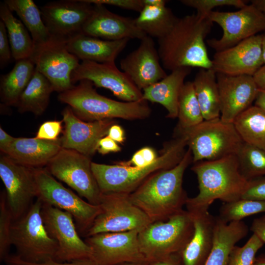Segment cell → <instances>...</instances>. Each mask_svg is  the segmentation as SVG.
<instances>
[{
	"label": "cell",
	"mask_w": 265,
	"mask_h": 265,
	"mask_svg": "<svg viewBox=\"0 0 265 265\" xmlns=\"http://www.w3.org/2000/svg\"><path fill=\"white\" fill-rule=\"evenodd\" d=\"M213 23L197 14L177 18L170 30L158 39V53L164 69L172 71L183 67L211 69L205 39Z\"/></svg>",
	"instance_id": "6da1fadb"
},
{
	"label": "cell",
	"mask_w": 265,
	"mask_h": 265,
	"mask_svg": "<svg viewBox=\"0 0 265 265\" xmlns=\"http://www.w3.org/2000/svg\"><path fill=\"white\" fill-rule=\"evenodd\" d=\"M192 162L189 148L175 166L159 171L129 194L133 204L152 222L165 221L183 211L188 197L183 187L184 174Z\"/></svg>",
	"instance_id": "7a4b0ae2"
},
{
	"label": "cell",
	"mask_w": 265,
	"mask_h": 265,
	"mask_svg": "<svg viewBox=\"0 0 265 265\" xmlns=\"http://www.w3.org/2000/svg\"><path fill=\"white\" fill-rule=\"evenodd\" d=\"M194 163L191 170L197 176L199 193L187 200V211L208 210L216 200L228 203L241 198L248 181L240 171L236 155Z\"/></svg>",
	"instance_id": "3957f363"
},
{
	"label": "cell",
	"mask_w": 265,
	"mask_h": 265,
	"mask_svg": "<svg viewBox=\"0 0 265 265\" xmlns=\"http://www.w3.org/2000/svg\"><path fill=\"white\" fill-rule=\"evenodd\" d=\"M186 136L177 133L174 139L166 144L160 155L148 166L137 167L124 161L112 165L92 162L91 168L102 193L130 194L153 174L177 165L186 151Z\"/></svg>",
	"instance_id": "277c9868"
},
{
	"label": "cell",
	"mask_w": 265,
	"mask_h": 265,
	"mask_svg": "<svg viewBox=\"0 0 265 265\" xmlns=\"http://www.w3.org/2000/svg\"><path fill=\"white\" fill-rule=\"evenodd\" d=\"M93 83L87 80L59 93L58 99L70 106L80 119L89 122L121 118L132 120L143 119L151 114L147 102H120L99 94Z\"/></svg>",
	"instance_id": "5b68a950"
},
{
	"label": "cell",
	"mask_w": 265,
	"mask_h": 265,
	"mask_svg": "<svg viewBox=\"0 0 265 265\" xmlns=\"http://www.w3.org/2000/svg\"><path fill=\"white\" fill-rule=\"evenodd\" d=\"M194 232L190 213L183 210L165 221L151 223L138 235L140 251L146 264L179 254Z\"/></svg>",
	"instance_id": "8992f818"
},
{
	"label": "cell",
	"mask_w": 265,
	"mask_h": 265,
	"mask_svg": "<svg viewBox=\"0 0 265 265\" xmlns=\"http://www.w3.org/2000/svg\"><path fill=\"white\" fill-rule=\"evenodd\" d=\"M43 202L39 198L20 218L13 221L11 245L22 260L41 264L56 260L58 245L47 233L41 216Z\"/></svg>",
	"instance_id": "52a82bcc"
},
{
	"label": "cell",
	"mask_w": 265,
	"mask_h": 265,
	"mask_svg": "<svg viewBox=\"0 0 265 265\" xmlns=\"http://www.w3.org/2000/svg\"><path fill=\"white\" fill-rule=\"evenodd\" d=\"M176 132L186 136L193 163L236 155L243 142L233 123L220 117L204 120L191 128Z\"/></svg>",
	"instance_id": "ba28073f"
},
{
	"label": "cell",
	"mask_w": 265,
	"mask_h": 265,
	"mask_svg": "<svg viewBox=\"0 0 265 265\" xmlns=\"http://www.w3.org/2000/svg\"><path fill=\"white\" fill-rule=\"evenodd\" d=\"M37 190V198L43 203L70 213L77 230L84 233L91 226L100 212L99 205L82 199L70 189L58 182L47 169L34 168Z\"/></svg>",
	"instance_id": "9c48e42d"
},
{
	"label": "cell",
	"mask_w": 265,
	"mask_h": 265,
	"mask_svg": "<svg viewBox=\"0 0 265 265\" xmlns=\"http://www.w3.org/2000/svg\"><path fill=\"white\" fill-rule=\"evenodd\" d=\"M100 212L88 230V237L104 233L141 231L151 223L147 215L131 202L129 194L102 193Z\"/></svg>",
	"instance_id": "30bf717a"
},
{
	"label": "cell",
	"mask_w": 265,
	"mask_h": 265,
	"mask_svg": "<svg viewBox=\"0 0 265 265\" xmlns=\"http://www.w3.org/2000/svg\"><path fill=\"white\" fill-rule=\"evenodd\" d=\"M91 163L89 157L62 148L48 163L47 169L89 203L99 205L102 192L92 172Z\"/></svg>",
	"instance_id": "8fae6325"
},
{
	"label": "cell",
	"mask_w": 265,
	"mask_h": 265,
	"mask_svg": "<svg viewBox=\"0 0 265 265\" xmlns=\"http://www.w3.org/2000/svg\"><path fill=\"white\" fill-rule=\"evenodd\" d=\"M41 213L47 233L58 245L55 261L69 262L91 259L92 249L80 237L70 213L43 203Z\"/></svg>",
	"instance_id": "7c38bea8"
},
{
	"label": "cell",
	"mask_w": 265,
	"mask_h": 265,
	"mask_svg": "<svg viewBox=\"0 0 265 265\" xmlns=\"http://www.w3.org/2000/svg\"><path fill=\"white\" fill-rule=\"evenodd\" d=\"M208 18L222 29L219 39L207 41L209 47L219 52L232 47L240 42L265 31V14L251 4L235 12H211Z\"/></svg>",
	"instance_id": "4fadbf2b"
},
{
	"label": "cell",
	"mask_w": 265,
	"mask_h": 265,
	"mask_svg": "<svg viewBox=\"0 0 265 265\" xmlns=\"http://www.w3.org/2000/svg\"><path fill=\"white\" fill-rule=\"evenodd\" d=\"M29 58L50 81L54 91L60 93L74 86L71 75L80 60L69 52L66 41L51 36L46 43L34 48Z\"/></svg>",
	"instance_id": "5bb4252c"
},
{
	"label": "cell",
	"mask_w": 265,
	"mask_h": 265,
	"mask_svg": "<svg viewBox=\"0 0 265 265\" xmlns=\"http://www.w3.org/2000/svg\"><path fill=\"white\" fill-rule=\"evenodd\" d=\"M139 232L104 233L87 237L84 241L92 252L90 259L96 265H118L126 263L145 264L138 244Z\"/></svg>",
	"instance_id": "9a60e30c"
},
{
	"label": "cell",
	"mask_w": 265,
	"mask_h": 265,
	"mask_svg": "<svg viewBox=\"0 0 265 265\" xmlns=\"http://www.w3.org/2000/svg\"><path fill=\"white\" fill-rule=\"evenodd\" d=\"M34 168L20 164L6 155L0 159V177L13 221L22 216L37 197Z\"/></svg>",
	"instance_id": "2e32d148"
},
{
	"label": "cell",
	"mask_w": 265,
	"mask_h": 265,
	"mask_svg": "<svg viewBox=\"0 0 265 265\" xmlns=\"http://www.w3.org/2000/svg\"><path fill=\"white\" fill-rule=\"evenodd\" d=\"M93 4L86 0L49 2L40 7L42 20L51 36L65 41L82 33Z\"/></svg>",
	"instance_id": "e0dca14e"
},
{
	"label": "cell",
	"mask_w": 265,
	"mask_h": 265,
	"mask_svg": "<svg viewBox=\"0 0 265 265\" xmlns=\"http://www.w3.org/2000/svg\"><path fill=\"white\" fill-rule=\"evenodd\" d=\"M82 80L91 81L97 87L109 90L123 102L142 100V92L122 71L113 63H98L82 61L71 75L75 83Z\"/></svg>",
	"instance_id": "ac0fdd59"
},
{
	"label": "cell",
	"mask_w": 265,
	"mask_h": 265,
	"mask_svg": "<svg viewBox=\"0 0 265 265\" xmlns=\"http://www.w3.org/2000/svg\"><path fill=\"white\" fill-rule=\"evenodd\" d=\"M262 41V34H257L215 52L212 59V69L216 73L253 76L264 64Z\"/></svg>",
	"instance_id": "d6986e66"
},
{
	"label": "cell",
	"mask_w": 265,
	"mask_h": 265,
	"mask_svg": "<svg viewBox=\"0 0 265 265\" xmlns=\"http://www.w3.org/2000/svg\"><path fill=\"white\" fill-rule=\"evenodd\" d=\"M64 130L60 138L62 148L76 151L87 157L97 151L99 140L107 134L113 119L84 122L68 106L62 111Z\"/></svg>",
	"instance_id": "ffe728a7"
},
{
	"label": "cell",
	"mask_w": 265,
	"mask_h": 265,
	"mask_svg": "<svg viewBox=\"0 0 265 265\" xmlns=\"http://www.w3.org/2000/svg\"><path fill=\"white\" fill-rule=\"evenodd\" d=\"M139 46L120 62L121 69L140 89L143 90L167 74L160 64L153 38L146 36Z\"/></svg>",
	"instance_id": "44dd1931"
},
{
	"label": "cell",
	"mask_w": 265,
	"mask_h": 265,
	"mask_svg": "<svg viewBox=\"0 0 265 265\" xmlns=\"http://www.w3.org/2000/svg\"><path fill=\"white\" fill-rule=\"evenodd\" d=\"M220 101V118L233 123L240 113L252 106L258 87L253 77L216 73Z\"/></svg>",
	"instance_id": "7402d4cb"
},
{
	"label": "cell",
	"mask_w": 265,
	"mask_h": 265,
	"mask_svg": "<svg viewBox=\"0 0 265 265\" xmlns=\"http://www.w3.org/2000/svg\"><path fill=\"white\" fill-rule=\"evenodd\" d=\"M82 34L107 40H141L147 36L137 26L134 19L114 13L100 4H93L92 13L83 27Z\"/></svg>",
	"instance_id": "603a6c76"
},
{
	"label": "cell",
	"mask_w": 265,
	"mask_h": 265,
	"mask_svg": "<svg viewBox=\"0 0 265 265\" xmlns=\"http://www.w3.org/2000/svg\"><path fill=\"white\" fill-rule=\"evenodd\" d=\"M189 212L192 218L194 232L179 255L183 265H205L213 243L216 218L208 210Z\"/></svg>",
	"instance_id": "cb8c5ba5"
},
{
	"label": "cell",
	"mask_w": 265,
	"mask_h": 265,
	"mask_svg": "<svg viewBox=\"0 0 265 265\" xmlns=\"http://www.w3.org/2000/svg\"><path fill=\"white\" fill-rule=\"evenodd\" d=\"M130 39L107 40L78 34L66 41L69 52L79 60L98 63H113Z\"/></svg>",
	"instance_id": "d4e9b609"
},
{
	"label": "cell",
	"mask_w": 265,
	"mask_h": 265,
	"mask_svg": "<svg viewBox=\"0 0 265 265\" xmlns=\"http://www.w3.org/2000/svg\"><path fill=\"white\" fill-rule=\"evenodd\" d=\"M62 148L60 138L49 141L34 138H16L5 155L16 162L31 168L48 165Z\"/></svg>",
	"instance_id": "484cf974"
},
{
	"label": "cell",
	"mask_w": 265,
	"mask_h": 265,
	"mask_svg": "<svg viewBox=\"0 0 265 265\" xmlns=\"http://www.w3.org/2000/svg\"><path fill=\"white\" fill-rule=\"evenodd\" d=\"M191 68L183 67L171 71L165 78L143 90L142 99L160 104L167 111V117H178L179 98L186 77Z\"/></svg>",
	"instance_id": "4316f807"
},
{
	"label": "cell",
	"mask_w": 265,
	"mask_h": 265,
	"mask_svg": "<svg viewBox=\"0 0 265 265\" xmlns=\"http://www.w3.org/2000/svg\"><path fill=\"white\" fill-rule=\"evenodd\" d=\"M216 218L213 243L205 265H227L233 248L249 229L242 220L225 223Z\"/></svg>",
	"instance_id": "83f0119b"
},
{
	"label": "cell",
	"mask_w": 265,
	"mask_h": 265,
	"mask_svg": "<svg viewBox=\"0 0 265 265\" xmlns=\"http://www.w3.org/2000/svg\"><path fill=\"white\" fill-rule=\"evenodd\" d=\"M204 119L220 117V101L216 73L211 69H199L192 81Z\"/></svg>",
	"instance_id": "f1b7e54d"
},
{
	"label": "cell",
	"mask_w": 265,
	"mask_h": 265,
	"mask_svg": "<svg viewBox=\"0 0 265 265\" xmlns=\"http://www.w3.org/2000/svg\"><path fill=\"white\" fill-rule=\"evenodd\" d=\"M35 70L34 63L27 58L17 61L9 72L0 76V99L5 105L16 106Z\"/></svg>",
	"instance_id": "f546056e"
},
{
	"label": "cell",
	"mask_w": 265,
	"mask_h": 265,
	"mask_svg": "<svg viewBox=\"0 0 265 265\" xmlns=\"http://www.w3.org/2000/svg\"><path fill=\"white\" fill-rule=\"evenodd\" d=\"M53 91L50 81L35 69L16 106L21 113L30 112L35 115H40L47 108Z\"/></svg>",
	"instance_id": "4dcf8cb0"
},
{
	"label": "cell",
	"mask_w": 265,
	"mask_h": 265,
	"mask_svg": "<svg viewBox=\"0 0 265 265\" xmlns=\"http://www.w3.org/2000/svg\"><path fill=\"white\" fill-rule=\"evenodd\" d=\"M0 18L7 30L12 57L16 61L29 58L34 44L28 30L21 21L15 17L5 3H0Z\"/></svg>",
	"instance_id": "1f68e13d"
},
{
	"label": "cell",
	"mask_w": 265,
	"mask_h": 265,
	"mask_svg": "<svg viewBox=\"0 0 265 265\" xmlns=\"http://www.w3.org/2000/svg\"><path fill=\"white\" fill-rule=\"evenodd\" d=\"M12 12H15L29 31L34 48L46 43L51 36L41 16L40 9L32 0H5Z\"/></svg>",
	"instance_id": "d6a6232c"
},
{
	"label": "cell",
	"mask_w": 265,
	"mask_h": 265,
	"mask_svg": "<svg viewBox=\"0 0 265 265\" xmlns=\"http://www.w3.org/2000/svg\"><path fill=\"white\" fill-rule=\"evenodd\" d=\"M177 18L166 6L144 5L134 20L137 26L147 36L159 39L170 30Z\"/></svg>",
	"instance_id": "836d02e7"
},
{
	"label": "cell",
	"mask_w": 265,
	"mask_h": 265,
	"mask_svg": "<svg viewBox=\"0 0 265 265\" xmlns=\"http://www.w3.org/2000/svg\"><path fill=\"white\" fill-rule=\"evenodd\" d=\"M233 124L244 142L265 149V111L252 106L238 116Z\"/></svg>",
	"instance_id": "e575fe53"
},
{
	"label": "cell",
	"mask_w": 265,
	"mask_h": 265,
	"mask_svg": "<svg viewBox=\"0 0 265 265\" xmlns=\"http://www.w3.org/2000/svg\"><path fill=\"white\" fill-rule=\"evenodd\" d=\"M179 122L176 130L184 131L191 128L204 119L197 100L192 81L185 82L179 98Z\"/></svg>",
	"instance_id": "d590c367"
},
{
	"label": "cell",
	"mask_w": 265,
	"mask_h": 265,
	"mask_svg": "<svg viewBox=\"0 0 265 265\" xmlns=\"http://www.w3.org/2000/svg\"><path fill=\"white\" fill-rule=\"evenodd\" d=\"M236 155L240 171L247 181L265 176V149L243 142Z\"/></svg>",
	"instance_id": "8d00e7d4"
},
{
	"label": "cell",
	"mask_w": 265,
	"mask_h": 265,
	"mask_svg": "<svg viewBox=\"0 0 265 265\" xmlns=\"http://www.w3.org/2000/svg\"><path fill=\"white\" fill-rule=\"evenodd\" d=\"M265 212V201L240 198L220 207L217 218L221 221L229 223L241 221L246 217Z\"/></svg>",
	"instance_id": "74e56055"
},
{
	"label": "cell",
	"mask_w": 265,
	"mask_h": 265,
	"mask_svg": "<svg viewBox=\"0 0 265 265\" xmlns=\"http://www.w3.org/2000/svg\"><path fill=\"white\" fill-rule=\"evenodd\" d=\"M265 243L255 234L242 246L235 245L231 250L227 265H256L258 251Z\"/></svg>",
	"instance_id": "f35d334b"
},
{
	"label": "cell",
	"mask_w": 265,
	"mask_h": 265,
	"mask_svg": "<svg viewBox=\"0 0 265 265\" xmlns=\"http://www.w3.org/2000/svg\"><path fill=\"white\" fill-rule=\"evenodd\" d=\"M13 218L9 208L5 192H2L0 198V259L4 260L8 255L11 245V234Z\"/></svg>",
	"instance_id": "ab89813d"
},
{
	"label": "cell",
	"mask_w": 265,
	"mask_h": 265,
	"mask_svg": "<svg viewBox=\"0 0 265 265\" xmlns=\"http://www.w3.org/2000/svg\"><path fill=\"white\" fill-rule=\"evenodd\" d=\"M180 2L186 6L196 9L197 14L207 17L216 7L233 6L240 9L246 5V1L243 0H182Z\"/></svg>",
	"instance_id": "60d3db41"
},
{
	"label": "cell",
	"mask_w": 265,
	"mask_h": 265,
	"mask_svg": "<svg viewBox=\"0 0 265 265\" xmlns=\"http://www.w3.org/2000/svg\"><path fill=\"white\" fill-rule=\"evenodd\" d=\"M241 198L265 201V176L248 181Z\"/></svg>",
	"instance_id": "b9f144b4"
},
{
	"label": "cell",
	"mask_w": 265,
	"mask_h": 265,
	"mask_svg": "<svg viewBox=\"0 0 265 265\" xmlns=\"http://www.w3.org/2000/svg\"><path fill=\"white\" fill-rule=\"evenodd\" d=\"M63 120L47 121L42 123L39 127L35 137L38 139L56 141L62 130Z\"/></svg>",
	"instance_id": "7bdbcfd3"
},
{
	"label": "cell",
	"mask_w": 265,
	"mask_h": 265,
	"mask_svg": "<svg viewBox=\"0 0 265 265\" xmlns=\"http://www.w3.org/2000/svg\"><path fill=\"white\" fill-rule=\"evenodd\" d=\"M7 265H96L90 259L79 260L69 262H58L51 260L41 264L30 263L25 262L17 255H8L5 260Z\"/></svg>",
	"instance_id": "ee69618b"
},
{
	"label": "cell",
	"mask_w": 265,
	"mask_h": 265,
	"mask_svg": "<svg viewBox=\"0 0 265 265\" xmlns=\"http://www.w3.org/2000/svg\"><path fill=\"white\" fill-rule=\"evenodd\" d=\"M12 57L11 47L5 26L0 21V67L2 69L10 61Z\"/></svg>",
	"instance_id": "f6af8a7d"
},
{
	"label": "cell",
	"mask_w": 265,
	"mask_h": 265,
	"mask_svg": "<svg viewBox=\"0 0 265 265\" xmlns=\"http://www.w3.org/2000/svg\"><path fill=\"white\" fill-rule=\"evenodd\" d=\"M92 4L109 5L140 12L144 7L142 0H86Z\"/></svg>",
	"instance_id": "bcb514c9"
},
{
	"label": "cell",
	"mask_w": 265,
	"mask_h": 265,
	"mask_svg": "<svg viewBox=\"0 0 265 265\" xmlns=\"http://www.w3.org/2000/svg\"><path fill=\"white\" fill-rule=\"evenodd\" d=\"M121 147L116 142L108 136L101 138L98 143L97 151L102 155L120 151Z\"/></svg>",
	"instance_id": "7dc6e473"
},
{
	"label": "cell",
	"mask_w": 265,
	"mask_h": 265,
	"mask_svg": "<svg viewBox=\"0 0 265 265\" xmlns=\"http://www.w3.org/2000/svg\"><path fill=\"white\" fill-rule=\"evenodd\" d=\"M250 230L265 243V215L253 220Z\"/></svg>",
	"instance_id": "c3c4849f"
},
{
	"label": "cell",
	"mask_w": 265,
	"mask_h": 265,
	"mask_svg": "<svg viewBox=\"0 0 265 265\" xmlns=\"http://www.w3.org/2000/svg\"><path fill=\"white\" fill-rule=\"evenodd\" d=\"M107 135L117 143H123L125 140L124 129L121 126L116 124H113L109 128Z\"/></svg>",
	"instance_id": "681fc988"
},
{
	"label": "cell",
	"mask_w": 265,
	"mask_h": 265,
	"mask_svg": "<svg viewBox=\"0 0 265 265\" xmlns=\"http://www.w3.org/2000/svg\"><path fill=\"white\" fill-rule=\"evenodd\" d=\"M14 137L8 134L3 129L0 128V150L5 155L7 153L12 144L15 140Z\"/></svg>",
	"instance_id": "f907efd6"
},
{
	"label": "cell",
	"mask_w": 265,
	"mask_h": 265,
	"mask_svg": "<svg viewBox=\"0 0 265 265\" xmlns=\"http://www.w3.org/2000/svg\"><path fill=\"white\" fill-rule=\"evenodd\" d=\"M139 265H183V264L179 254H177L162 260Z\"/></svg>",
	"instance_id": "816d5d0a"
},
{
	"label": "cell",
	"mask_w": 265,
	"mask_h": 265,
	"mask_svg": "<svg viewBox=\"0 0 265 265\" xmlns=\"http://www.w3.org/2000/svg\"><path fill=\"white\" fill-rule=\"evenodd\" d=\"M253 77L258 88L265 89V64Z\"/></svg>",
	"instance_id": "f5cc1de1"
},
{
	"label": "cell",
	"mask_w": 265,
	"mask_h": 265,
	"mask_svg": "<svg viewBox=\"0 0 265 265\" xmlns=\"http://www.w3.org/2000/svg\"><path fill=\"white\" fill-rule=\"evenodd\" d=\"M254 103L255 106L265 111V89H258Z\"/></svg>",
	"instance_id": "db71d44e"
},
{
	"label": "cell",
	"mask_w": 265,
	"mask_h": 265,
	"mask_svg": "<svg viewBox=\"0 0 265 265\" xmlns=\"http://www.w3.org/2000/svg\"><path fill=\"white\" fill-rule=\"evenodd\" d=\"M144 5L162 7L165 6L167 2L165 0H142Z\"/></svg>",
	"instance_id": "11a10c76"
},
{
	"label": "cell",
	"mask_w": 265,
	"mask_h": 265,
	"mask_svg": "<svg viewBox=\"0 0 265 265\" xmlns=\"http://www.w3.org/2000/svg\"><path fill=\"white\" fill-rule=\"evenodd\" d=\"M251 4L259 11L265 14V0H252Z\"/></svg>",
	"instance_id": "9f6ffc18"
},
{
	"label": "cell",
	"mask_w": 265,
	"mask_h": 265,
	"mask_svg": "<svg viewBox=\"0 0 265 265\" xmlns=\"http://www.w3.org/2000/svg\"><path fill=\"white\" fill-rule=\"evenodd\" d=\"M255 263L256 265H265V252L257 256Z\"/></svg>",
	"instance_id": "6f0895ef"
},
{
	"label": "cell",
	"mask_w": 265,
	"mask_h": 265,
	"mask_svg": "<svg viewBox=\"0 0 265 265\" xmlns=\"http://www.w3.org/2000/svg\"><path fill=\"white\" fill-rule=\"evenodd\" d=\"M262 47L264 63L265 64V32L262 34Z\"/></svg>",
	"instance_id": "680465c9"
},
{
	"label": "cell",
	"mask_w": 265,
	"mask_h": 265,
	"mask_svg": "<svg viewBox=\"0 0 265 265\" xmlns=\"http://www.w3.org/2000/svg\"><path fill=\"white\" fill-rule=\"evenodd\" d=\"M118 265H139L134 264V263H126L121 264Z\"/></svg>",
	"instance_id": "91938a15"
}]
</instances>
